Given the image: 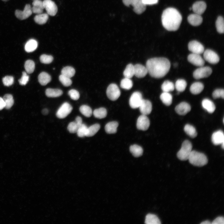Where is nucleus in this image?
<instances>
[{"mask_svg":"<svg viewBox=\"0 0 224 224\" xmlns=\"http://www.w3.org/2000/svg\"><path fill=\"white\" fill-rule=\"evenodd\" d=\"M170 67V61L165 58H151L146 63L148 72L151 77L155 78H161L165 76Z\"/></svg>","mask_w":224,"mask_h":224,"instance_id":"1","label":"nucleus"},{"mask_svg":"<svg viewBox=\"0 0 224 224\" xmlns=\"http://www.w3.org/2000/svg\"><path fill=\"white\" fill-rule=\"evenodd\" d=\"M182 20V17L176 9L168 8L163 12L161 21L163 26L166 30L175 31L179 28Z\"/></svg>","mask_w":224,"mask_h":224,"instance_id":"2","label":"nucleus"},{"mask_svg":"<svg viewBox=\"0 0 224 224\" xmlns=\"http://www.w3.org/2000/svg\"><path fill=\"white\" fill-rule=\"evenodd\" d=\"M188 160L192 165L197 166H202L206 165L208 159L203 153L195 150L192 151Z\"/></svg>","mask_w":224,"mask_h":224,"instance_id":"3","label":"nucleus"},{"mask_svg":"<svg viewBox=\"0 0 224 224\" xmlns=\"http://www.w3.org/2000/svg\"><path fill=\"white\" fill-rule=\"evenodd\" d=\"M192 146L191 142L188 140L184 141L182 144L180 150L177 153V156L181 161L188 160L192 151Z\"/></svg>","mask_w":224,"mask_h":224,"instance_id":"4","label":"nucleus"},{"mask_svg":"<svg viewBox=\"0 0 224 224\" xmlns=\"http://www.w3.org/2000/svg\"><path fill=\"white\" fill-rule=\"evenodd\" d=\"M123 2L127 6H132L134 11L138 14L142 13L146 9V5L143 3L142 0H123Z\"/></svg>","mask_w":224,"mask_h":224,"instance_id":"5","label":"nucleus"},{"mask_svg":"<svg viewBox=\"0 0 224 224\" xmlns=\"http://www.w3.org/2000/svg\"><path fill=\"white\" fill-rule=\"evenodd\" d=\"M212 72V70L210 67L203 66L200 67L194 71L193 76L195 79H198L208 77Z\"/></svg>","mask_w":224,"mask_h":224,"instance_id":"6","label":"nucleus"},{"mask_svg":"<svg viewBox=\"0 0 224 224\" xmlns=\"http://www.w3.org/2000/svg\"><path fill=\"white\" fill-rule=\"evenodd\" d=\"M106 93L108 97L113 101L117 100L120 95V91L118 86L114 83L111 84L108 86Z\"/></svg>","mask_w":224,"mask_h":224,"instance_id":"7","label":"nucleus"},{"mask_svg":"<svg viewBox=\"0 0 224 224\" xmlns=\"http://www.w3.org/2000/svg\"><path fill=\"white\" fill-rule=\"evenodd\" d=\"M72 107L69 103H64L57 110L56 115L59 119H63L67 117L72 111Z\"/></svg>","mask_w":224,"mask_h":224,"instance_id":"8","label":"nucleus"},{"mask_svg":"<svg viewBox=\"0 0 224 224\" xmlns=\"http://www.w3.org/2000/svg\"><path fill=\"white\" fill-rule=\"evenodd\" d=\"M203 56L204 59L211 64H215L219 61V57L218 54L210 49L204 51Z\"/></svg>","mask_w":224,"mask_h":224,"instance_id":"9","label":"nucleus"},{"mask_svg":"<svg viewBox=\"0 0 224 224\" xmlns=\"http://www.w3.org/2000/svg\"><path fill=\"white\" fill-rule=\"evenodd\" d=\"M143 99L141 93L138 91H135L131 95L129 100L130 107L133 109L139 107Z\"/></svg>","mask_w":224,"mask_h":224,"instance_id":"10","label":"nucleus"},{"mask_svg":"<svg viewBox=\"0 0 224 224\" xmlns=\"http://www.w3.org/2000/svg\"><path fill=\"white\" fill-rule=\"evenodd\" d=\"M43 3L44 8L48 15L53 16L56 14L58 8L53 1L51 0H44Z\"/></svg>","mask_w":224,"mask_h":224,"instance_id":"11","label":"nucleus"},{"mask_svg":"<svg viewBox=\"0 0 224 224\" xmlns=\"http://www.w3.org/2000/svg\"><path fill=\"white\" fill-rule=\"evenodd\" d=\"M32 13L31 7L30 5H26L23 11L16 10L15 12L16 17L21 20L26 19L29 17Z\"/></svg>","mask_w":224,"mask_h":224,"instance_id":"12","label":"nucleus"},{"mask_svg":"<svg viewBox=\"0 0 224 224\" xmlns=\"http://www.w3.org/2000/svg\"><path fill=\"white\" fill-rule=\"evenodd\" d=\"M189 50L192 53L201 54L204 51L203 45L199 42L196 40L190 41L188 44Z\"/></svg>","mask_w":224,"mask_h":224,"instance_id":"13","label":"nucleus"},{"mask_svg":"<svg viewBox=\"0 0 224 224\" xmlns=\"http://www.w3.org/2000/svg\"><path fill=\"white\" fill-rule=\"evenodd\" d=\"M150 124L149 120L147 116L142 114L138 118L136 125L138 129L145 131L148 128Z\"/></svg>","mask_w":224,"mask_h":224,"instance_id":"14","label":"nucleus"},{"mask_svg":"<svg viewBox=\"0 0 224 224\" xmlns=\"http://www.w3.org/2000/svg\"><path fill=\"white\" fill-rule=\"evenodd\" d=\"M187 59L189 63L196 66L200 67L205 64L204 59L199 54L192 53L188 56Z\"/></svg>","mask_w":224,"mask_h":224,"instance_id":"15","label":"nucleus"},{"mask_svg":"<svg viewBox=\"0 0 224 224\" xmlns=\"http://www.w3.org/2000/svg\"><path fill=\"white\" fill-rule=\"evenodd\" d=\"M138 108L142 114L147 115L151 113L152 105L149 100L143 99Z\"/></svg>","mask_w":224,"mask_h":224,"instance_id":"16","label":"nucleus"},{"mask_svg":"<svg viewBox=\"0 0 224 224\" xmlns=\"http://www.w3.org/2000/svg\"><path fill=\"white\" fill-rule=\"evenodd\" d=\"M191 109V106L188 103L183 102L175 107V110L179 114L185 115L190 111Z\"/></svg>","mask_w":224,"mask_h":224,"instance_id":"17","label":"nucleus"},{"mask_svg":"<svg viewBox=\"0 0 224 224\" xmlns=\"http://www.w3.org/2000/svg\"><path fill=\"white\" fill-rule=\"evenodd\" d=\"M134 75L137 77L141 78L144 77L148 73L147 69L143 65L137 64L134 66Z\"/></svg>","mask_w":224,"mask_h":224,"instance_id":"18","label":"nucleus"},{"mask_svg":"<svg viewBox=\"0 0 224 224\" xmlns=\"http://www.w3.org/2000/svg\"><path fill=\"white\" fill-rule=\"evenodd\" d=\"M206 7V4L204 2L199 1L193 4L192 9L195 13L201 15L205 12Z\"/></svg>","mask_w":224,"mask_h":224,"instance_id":"19","label":"nucleus"},{"mask_svg":"<svg viewBox=\"0 0 224 224\" xmlns=\"http://www.w3.org/2000/svg\"><path fill=\"white\" fill-rule=\"evenodd\" d=\"M212 141L216 145L221 144L224 142V135L223 132L219 130L214 132L212 136Z\"/></svg>","mask_w":224,"mask_h":224,"instance_id":"20","label":"nucleus"},{"mask_svg":"<svg viewBox=\"0 0 224 224\" xmlns=\"http://www.w3.org/2000/svg\"><path fill=\"white\" fill-rule=\"evenodd\" d=\"M187 20L189 23L194 26L200 25L203 21V18L201 15L195 13L189 15Z\"/></svg>","mask_w":224,"mask_h":224,"instance_id":"21","label":"nucleus"},{"mask_svg":"<svg viewBox=\"0 0 224 224\" xmlns=\"http://www.w3.org/2000/svg\"><path fill=\"white\" fill-rule=\"evenodd\" d=\"M31 7L32 12L37 14L42 13L44 9L43 1L40 0H34Z\"/></svg>","mask_w":224,"mask_h":224,"instance_id":"22","label":"nucleus"},{"mask_svg":"<svg viewBox=\"0 0 224 224\" xmlns=\"http://www.w3.org/2000/svg\"><path fill=\"white\" fill-rule=\"evenodd\" d=\"M202 104L203 108L210 113H212L215 110V104L209 99H204L202 101Z\"/></svg>","mask_w":224,"mask_h":224,"instance_id":"23","label":"nucleus"},{"mask_svg":"<svg viewBox=\"0 0 224 224\" xmlns=\"http://www.w3.org/2000/svg\"><path fill=\"white\" fill-rule=\"evenodd\" d=\"M203 84L200 82H196L193 83L190 87L191 92L194 95L200 93L204 89Z\"/></svg>","mask_w":224,"mask_h":224,"instance_id":"24","label":"nucleus"},{"mask_svg":"<svg viewBox=\"0 0 224 224\" xmlns=\"http://www.w3.org/2000/svg\"><path fill=\"white\" fill-rule=\"evenodd\" d=\"M51 77L48 73L42 72L40 73L38 77V81L42 85L45 86L51 80Z\"/></svg>","mask_w":224,"mask_h":224,"instance_id":"25","label":"nucleus"},{"mask_svg":"<svg viewBox=\"0 0 224 224\" xmlns=\"http://www.w3.org/2000/svg\"><path fill=\"white\" fill-rule=\"evenodd\" d=\"M118 125V123L116 121L109 122L107 123L105 126V131L109 134L115 133L117 132Z\"/></svg>","mask_w":224,"mask_h":224,"instance_id":"26","label":"nucleus"},{"mask_svg":"<svg viewBox=\"0 0 224 224\" xmlns=\"http://www.w3.org/2000/svg\"><path fill=\"white\" fill-rule=\"evenodd\" d=\"M38 46V43L35 40L31 39L29 40L26 43L25 46V51L27 52H31L35 51Z\"/></svg>","mask_w":224,"mask_h":224,"instance_id":"27","label":"nucleus"},{"mask_svg":"<svg viewBox=\"0 0 224 224\" xmlns=\"http://www.w3.org/2000/svg\"><path fill=\"white\" fill-rule=\"evenodd\" d=\"M63 91L60 89L49 88L45 91L46 96L49 97H56L61 96Z\"/></svg>","mask_w":224,"mask_h":224,"instance_id":"28","label":"nucleus"},{"mask_svg":"<svg viewBox=\"0 0 224 224\" xmlns=\"http://www.w3.org/2000/svg\"><path fill=\"white\" fill-rule=\"evenodd\" d=\"M145 223L146 224H161V221L155 215L148 214L145 218Z\"/></svg>","mask_w":224,"mask_h":224,"instance_id":"29","label":"nucleus"},{"mask_svg":"<svg viewBox=\"0 0 224 224\" xmlns=\"http://www.w3.org/2000/svg\"><path fill=\"white\" fill-rule=\"evenodd\" d=\"M160 98L164 104L167 106L170 105L172 103V96L169 92H163L161 94Z\"/></svg>","mask_w":224,"mask_h":224,"instance_id":"30","label":"nucleus"},{"mask_svg":"<svg viewBox=\"0 0 224 224\" xmlns=\"http://www.w3.org/2000/svg\"><path fill=\"white\" fill-rule=\"evenodd\" d=\"M100 128L99 124H96L88 127L85 134V136L91 137L95 135L99 131Z\"/></svg>","mask_w":224,"mask_h":224,"instance_id":"31","label":"nucleus"},{"mask_svg":"<svg viewBox=\"0 0 224 224\" xmlns=\"http://www.w3.org/2000/svg\"><path fill=\"white\" fill-rule=\"evenodd\" d=\"M130 151L134 157H138L141 156L143 153V150L140 146L136 144L131 145L130 147Z\"/></svg>","mask_w":224,"mask_h":224,"instance_id":"32","label":"nucleus"},{"mask_svg":"<svg viewBox=\"0 0 224 224\" xmlns=\"http://www.w3.org/2000/svg\"><path fill=\"white\" fill-rule=\"evenodd\" d=\"M49 18V15L47 13H41L37 14L34 18L35 22L40 25L45 24Z\"/></svg>","mask_w":224,"mask_h":224,"instance_id":"33","label":"nucleus"},{"mask_svg":"<svg viewBox=\"0 0 224 224\" xmlns=\"http://www.w3.org/2000/svg\"><path fill=\"white\" fill-rule=\"evenodd\" d=\"M184 130L186 133L192 138L196 137L197 135L195 128L189 124H186L184 127Z\"/></svg>","mask_w":224,"mask_h":224,"instance_id":"34","label":"nucleus"},{"mask_svg":"<svg viewBox=\"0 0 224 224\" xmlns=\"http://www.w3.org/2000/svg\"><path fill=\"white\" fill-rule=\"evenodd\" d=\"M3 99L5 103V107L7 109H9L13 106L14 100L12 96L10 94H6Z\"/></svg>","mask_w":224,"mask_h":224,"instance_id":"35","label":"nucleus"},{"mask_svg":"<svg viewBox=\"0 0 224 224\" xmlns=\"http://www.w3.org/2000/svg\"><path fill=\"white\" fill-rule=\"evenodd\" d=\"M125 77L130 79L134 75V65L130 63L127 65L123 72Z\"/></svg>","mask_w":224,"mask_h":224,"instance_id":"36","label":"nucleus"},{"mask_svg":"<svg viewBox=\"0 0 224 224\" xmlns=\"http://www.w3.org/2000/svg\"><path fill=\"white\" fill-rule=\"evenodd\" d=\"M93 114L96 118L101 119L105 117L107 115V111L105 108L101 107L95 109Z\"/></svg>","mask_w":224,"mask_h":224,"instance_id":"37","label":"nucleus"},{"mask_svg":"<svg viewBox=\"0 0 224 224\" xmlns=\"http://www.w3.org/2000/svg\"><path fill=\"white\" fill-rule=\"evenodd\" d=\"M61 73V74L71 78L74 75L75 71L73 67L68 66L62 69Z\"/></svg>","mask_w":224,"mask_h":224,"instance_id":"38","label":"nucleus"},{"mask_svg":"<svg viewBox=\"0 0 224 224\" xmlns=\"http://www.w3.org/2000/svg\"><path fill=\"white\" fill-rule=\"evenodd\" d=\"M161 88L163 92H169L174 90L175 86L172 82L166 80L161 85Z\"/></svg>","mask_w":224,"mask_h":224,"instance_id":"39","label":"nucleus"},{"mask_svg":"<svg viewBox=\"0 0 224 224\" xmlns=\"http://www.w3.org/2000/svg\"><path fill=\"white\" fill-rule=\"evenodd\" d=\"M186 81L183 79H179L175 82V87L179 92L184 91L186 87Z\"/></svg>","mask_w":224,"mask_h":224,"instance_id":"40","label":"nucleus"},{"mask_svg":"<svg viewBox=\"0 0 224 224\" xmlns=\"http://www.w3.org/2000/svg\"><path fill=\"white\" fill-rule=\"evenodd\" d=\"M216 26L217 32L221 34L224 31V19L222 17L219 16L216 22Z\"/></svg>","mask_w":224,"mask_h":224,"instance_id":"41","label":"nucleus"},{"mask_svg":"<svg viewBox=\"0 0 224 224\" xmlns=\"http://www.w3.org/2000/svg\"><path fill=\"white\" fill-rule=\"evenodd\" d=\"M133 85L132 81L130 78L125 77L120 82L121 87L125 89H130L132 87Z\"/></svg>","mask_w":224,"mask_h":224,"instance_id":"42","label":"nucleus"},{"mask_svg":"<svg viewBox=\"0 0 224 224\" xmlns=\"http://www.w3.org/2000/svg\"><path fill=\"white\" fill-rule=\"evenodd\" d=\"M79 110L83 115L87 117H90L92 114V110L91 107L88 105H83L81 106Z\"/></svg>","mask_w":224,"mask_h":224,"instance_id":"43","label":"nucleus"},{"mask_svg":"<svg viewBox=\"0 0 224 224\" xmlns=\"http://www.w3.org/2000/svg\"><path fill=\"white\" fill-rule=\"evenodd\" d=\"M24 67L27 73H31L33 72L35 68V63L32 60H28L25 62Z\"/></svg>","mask_w":224,"mask_h":224,"instance_id":"44","label":"nucleus"},{"mask_svg":"<svg viewBox=\"0 0 224 224\" xmlns=\"http://www.w3.org/2000/svg\"><path fill=\"white\" fill-rule=\"evenodd\" d=\"M60 81L65 86H70L72 84V81L70 78L61 74L59 77Z\"/></svg>","mask_w":224,"mask_h":224,"instance_id":"45","label":"nucleus"},{"mask_svg":"<svg viewBox=\"0 0 224 224\" xmlns=\"http://www.w3.org/2000/svg\"><path fill=\"white\" fill-rule=\"evenodd\" d=\"M87 128L85 124L82 123L79 126L77 132L78 136L81 138L85 137Z\"/></svg>","mask_w":224,"mask_h":224,"instance_id":"46","label":"nucleus"},{"mask_svg":"<svg viewBox=\"0 0 224 224\" xmlns=\"http://www.w3.org/2000/svg\"><path fill=\"white\" fill-rule=\"evenodd\" d=\"M40 58V62L44 64H49L51 63L53 60V58L52 56L45 54L41 55Z\"/></svg>","mask_w":224,"mask_h":224,"instance_id":"47","label":"nucleus"},{"mask_svg":"<svg viewBox=\"0 0 224 224\" xmlns=\"http://www.w3.org/2000/svg\"><path fill=\"white\" fill-rule=\"evenodd\" d=\"M79 126L75 121L72 122L68 124L67 129L70 133H77Z\"/></svg>","mask_w":224,"mask_h":224,"instance_id":"48","label":"nucleus"},{"mask_svg":"<svg viewBox=\"0 0 224 224\" xmlns=\"http://www.w3.org/2000/svg\"><path fill=\"white\" fill-rule=\"evenodd\" d=\"M212 96L214 99L219 98H224V90L223 89H218L214 90L212 93Z\"/></svg>","mask_w":224,"mask_h":224,"instance_id":"49","label":"nucleus"},{"mask_svg":"<svg viewBox=\"0 0 224 224\" xmlns=\"http://www.w3.org/2000/svg\"><path fill=\"white\" fill-rule=\"evenodd\" d=\"M2 82L4 85L6 86H9L14 82V78L12 76H7L2 78Z\"/></svg>","mask_w":224,"mask_h":224,"instance_id":"50","label":"nucleus"},{"mask_svg":"<svg viewBox=\"0 0 224 224\" xmlns=\"http://www.w3.org/2000/svg\"><path fill=\"white\" fill-rule=\"evenodd\" d=\"M70 98L74 100H78L80 97L79 92L75 89H71L69 91L68 93Z\"/></svg>","mask_w":224,"mask_h":224,"instance_id":"51","label":"nucleus"},{"mask_svg":"<svg viewBox=\"0 0 224 224\" xmlns=\"http://www.w3.org/2000/svg\"><path fill=\"white\" fill-rule=\"evenodd\" d=\"M29 80V77L26 72H23L21 78L18 80L20 84L22 85H25L28 82Z\"/></svg>","mask_w":224,"mask_h":224,"instance_id":"52","label":"nucleus"},{"mask_svg":"<svg viewBox=\"0 0 224 224\" xmlns=\"http://www.w3.org/2000/svg\"><path fill=\"white\" fill-rule=\"evenodd\" d=\"M212 224H224V218L222 216H219L216 218L211 223Z\"/></svg>","mask_w":224,"mask_h":224,"instance_id":"53","label":"nucleus"},{"mask_svg":"<svg viewBox=\"0 0 224 224\" xmlns=\"http://www.w3.org/2000/svg\"><path fill=\"white\" fill-rule=\"evenodd\" d=\"M143 3L145 5H152L157 3L158 0H142Z\"/></svg>","mask_w":224,"mask_h":224,"instance_id":"54","label":"nucleus"},{"mask_svg":"<svg viewBox=\"0 0 224 224\" xmlns=\"http://www.w3.org/2000/svg\"><path fill=\"white\" fill-rule=\"evenodd\" d=\"M75 121L79 126H80L82 124V118L80 116H78L76 117Z\"/></svg>","mask_w":224,"mask_h":224,"instance_id":"55","label":"nucleus"},{"mask_svg":"<svg viewBox=\"0 0 224 224\" xmlns=\"http://www.w3.org/2000/svg\"><path fill=\"white\" fill-rule=\"evenodd\" d=\"M5 107V103L3 98L0 97V110Z\"/></svg>","mask_w":224,"mask_h":224,"instance_id":"56","label":"nucleus"},{"mask_svg":"<svg viewBox=\"0 0 224 224\" xmlns=\"http://www.w3.org/2000/svg\"><path fill=\"white\" fill-rule=\"evenodd\" d=\"M48 112L49 111L46 108L43 109L42 111V113L44 115L47 114L48 113Z\"/></svg>","mask_w":224,"mask_h":224,"instance_id":"57","label":"nucleus"},{"mask_svg":"<svg viewBox=\"0 0 224 224\" xmlns=\"http://www.w3.org/2000/svg\"><path fill=\"white\" fill-rule=\"evenodd\" d=\"M201 224H210L211 223L210 221L208 220H206L204 221H203L200 223Z\"/></svg>","mask_w":224,"mask_h":224,"instance_id":"58","label":"nucleus"},{"mask_svg":"<svg viewBox=\"0 0 224 224\" xmlns=\"http://www.w3.org/2000/svg\"><path fill=\"white\" fill-rule=\"evenodd\" d=\"M222 147L223 149L224 148V142H222L221 144Z\"/></svg>","mask_w":224,"mask_h":224,"instance_id":"59","label":"nucleus"},{"mask_svg":"<svg viewBox=\"0 0 224 224\" xmlns=\"http://www.w3.org/2000/svg\"><path fill=\"white\" fill-rule=\"evenodd\" d=\"M2 0L3 1L6 2V1H8V0Z\"/></svg>","mask_w":224,"mask_h":224,"instance_id":"60","label":"nucleus"}]
</instances>
